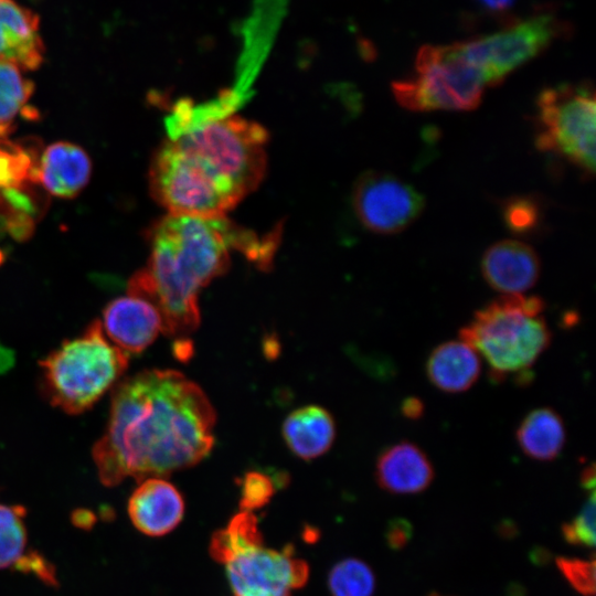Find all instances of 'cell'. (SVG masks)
<instances>
[{"instance_id":"1","label":"cell","mask_w":596,"mask_h":596,"mask_svg":"<svg viewBox=\"0 0 596 596\" xmlns=\"http://www.w3.org/2000/svg\"><path fill=\"white\" fill-rule=\"evenodd\" d=\"M215 421L205 393L181 372L145 370L120 381L93 447L100 482L163 478L199 464L214 445Z\"/></svg>"},{"instance_id":"2","label":"cell","mask_w":596,"mask_h":596,"mask_svg":"<svg viewBox=\"0 0 596 596\" xmlns=\"http://www.w3.org/2000/svg\"><path fill=\"white\" fill-rule=\"evenodd\" d=\"M166 125L169 136L152 158L149 189L169 214L225 216L259 185L268 132L258 123L181 102Z\"/></svg>"},{"instance_id":"3","label":"cell","mask_w":596,"mask_h":596,"mask_svg":"<svg viewBox=\"0 0 596 596\" xmlns=\"http://www.w3.org/2000/svg\"><path fill=\"white\" fill-rule=\"evenodd\" d=\"M149 243L146 266L129 279L128 294L156 306L162 332L184 337L200 323V291L228 269L231 253L268 269L278 233L258 235L225 216L168 214L152 226Z\"/></svg>"},{"instance_id":"4","label":"cell","mask_w":596,"mask_h":596,"mask_svg":"<svg viewBox=\"0 0 596 596\" xmlns=\"http://www.w3.org/2000/svg\"><path fill=\"white\" fill-rule=\"evenodd\" d=\"M544 310L539 296L501 295L473 313L459 338L487 362L492 380L518 375L525 383L530 369L552 341Z\"/></svg>"},{"instance_id":"5","label":"cell","mask_w":596,"mask_h":596,"mask_svg":"<svg viewBox=\"0 0 596 596\" xmlns=\"http://www.w3.org/2000/svg\"><path fill=\"white\" fill-rule=\"evenodd\" d=\"M129 356L111 343L98 320L40 361L41 391L51 405L77 415L119 383Z\"/></svg>"},{"instance_id":"6","label":"cell","mask_w":596,"mask_h":596,"mask_svg":"<svg viewBox=\"0 0 596 596\" xmlns=\"http://www.w3.org/2000/svg\"><path fill=\"white\" fill-rule=\"evenodd\" d=\"M486 87L482 73L462 55L458 42L422 46L415 74L392 85L395 99L416 111L471 110Z\"/></svg>"},{"instance_id":"7","label":"cell","mask_w":596,"mask_h":596,"mask_svg":"<svg viewBox=\"0 0 596 596\" xmlns=\"http://www.w3.org/2000/svg\"><path fill=\"white\" fill-rule=\"evenodd\" d=\"M536 147L558 156L583 173L595 172V89L592 84H561L536 99Z\"/></svg>"},{"instance_id":"8","label":"cell","mask_w":596,"mask_h":596,"mask_svg":"<svg viewBox=\"0 0 596 596\" xmlns=\"http://www.w3.org/2000/svg\"><path fill=\"white\" fill-rule=\"evenodd\" d=\"M565 31L554 13L542 11L458 45L462 55L482 73L487 86H494L540 55Z\"/></svg>"},{"instance_id":"9","label":"cell","mask_w":596,"mask_h":596,"mask_svg":"<svg viewBox=\"0 0 596 596\" xmlns=\"http://www.w3.org/2000/svg\"><path fill=\"white\" fill-rule=\"evenodd\" d=\"M224 566L232 596H292L309 578L308 564L295 556L291 545L275 550L263 544Z\"/></svg>"},{"instance_id":"10","label":"cell","mask_w":596,"mask_h":596,"mask_svg":"<svg viewBox=\"0 0 596 596\" xmlns=\"http://www.w3.org/2000/svg\"><path fill=\"white\" fill-rule=\"evenodd\" d=\"M352 205L366 228L377 234H395L419 216L424 198L395 175L372 171L355 182Z\"/></svg>"},{"instance_id":"11","label":"cell","mask_w":596,"mask_h":596,"mask_svg":"<svg viewBox=\"0 0 596 596\" xmlns=\"http://www.w3.org/2000/svg\"><path fill=\"white\" fill-rule=\"evenodd\" d=\"M103 330L123 351L139 353L162 331L159 310L149 300L128 294L111 300L103 311Z\"/></svg>"},{"instance_id":"12","label":"cell","mask_w":596,"mask_h":596,"mask_svg":"<svg viewBox=\"0 0 596 596\" xmlns=\"http://www.w3.org/2000/svg\"><path fill=\"white\" fill-rule=\"evenodd\" d=\"M128 515L134 526L149 536H162L182 521L185 510L181 492L161 477L139 481L128 500Z\"/></svg>"},{"instance_id":"13","label":"cell","mask_w":596,"mask_h":596,"mask_svg":"<svg viewBox=\"0 0 596 596\" xmlns=\"http://www.w3.org/2000/svg\"><path fill=\"white\" fill-rule=\"evenodd\" d=\"M541 273L535 251L528 244L504 240L482 255L481 274L487 284L502 295H519L532 288Z\"/></svg>"},{"instance_id":"14","label":"cell","mask_w":596,"mask_h":596,"mask_svg":"<svg viewBox=\"0 0 596 596\" xmlns=\"http://www.w3.org/2000/svg\"><path fill=\"white\" fill-rule=\"evenodd\" d=\"M434 477L435 469L428 455L411 440L396 441L377 456L375 480L390 493H421L430 486Z\"/></svg>"},{"instance_id":"15","label":"cell","mask_w":596,"mask_h":596,"mask_svg":"<svg viewBox=\"0 0 596 596\" xmlns=\"http://www.w3.org/2000/svg\"><path fill=\"white\" fill-rule=\"evenodd\" d=\"M43 57L39 15L15 0H0V60L35 70Z\"/></svg>"},{"instance_id":"16","label":"cell","mask_w":596,"mask_h":596,"mask_svg":"<svg viewBox=\"0 0 596 596\" xmlns=\"http://www.w3.org/2000/svg\"><path fill=\"white\" fill-rule=\"evenodd\" d=\"M91 173L92 162L86 151L75 143L58 141L42 152L35 181L52 195L71 199L86 187Z\"/></svg>"},{"instance_id":"17","label":"cell","mask_w":596,"mask_h":596,"mask_svg":"<svg viewBox=\"0 0 596 596\" xmlns=\"http://www.w3.org/2000/svg\"><path fill=\"white\" fill-rule=\"evenodd\" d=\"M481 369L479 353L460 338L439 343L430 351L425 364L429 383L448 394L470 390L479 380Z\"/></svg>"},{"instance_id":"18","label":"cell","mask_w":596,"mask_h":596,"mask_svg":"<svg viewBox=\"0 0 596 596\" xmlns=\"http://www.w3.org/2000/svg\"><path fill=\"white\" fill-rule=\"evenodd\" d=\"M283 437L299 458L310 460L332 446L337 427L332 415L318 405H307L291 412L283 424Z\"/></svg>"},{"instance_id":"19","label":"cell","mask_w":596,"mask_h":596,"mask_svg":"<svg viewBox=\"0 0 596 596\" xmlns=\"http://www.w3.org/2000/svg\"><path fill=\"white\" fill-rule=\"evenodd\" d=\"M515 440L526 457L538 461H552L565 447V423L552 407L534 408L519 423Z\"/></svg>"},{"instance_id":"20","label":"cell","mask_w":596,"mask_h":596,"mask_svg":"<svg viewBox=\"0 0 596 596\" xmlns=\"http://www.w3.org/2000/svg\"><path fill=\"white\" fill-rule=\"evenodd\" d=\"M263 544L257 518L253 512L240 511L231 518L225 528L213 533L209 553L215 562L225 565L240 553Z\"/></svg>"},{"instance_id":"21","label":"cell","mask_w":596,"mask_h":596,"mask_svg":"<svg viewBox=\"0 0 596 596\" xmlns=\"http://www.w3.org/2000/svg\"><path fill=\"white\" fill-rule=\"evenodd\" d=\"M18 65L0 60V138L12 130L33 93V84Z\"/></svg>"},{"instance_id":"22","label":"cell","mask_w":596,"mask_h":596,"mask_svg":"<svg viewBox=\"0 0 596 596\" xmlns=\"http://www.w3.org/2000/svg\"><path fill=\"white\" fill-rule=\"evenodd\" d=\"M327 585L331 596H373L375 576L365 562L348 557L332 566Z\"/></svg>"},{"instance_id":"23","label":"cell","mask_w":596,"mask_h":596,"mask_svg":"<svg viewBox=\"0 0 596 596\" xmlns=\"http://www.w3.org/2000/svg\"><path fill=\"white\" fill-rule=\"evenodd\" d=\"M25 515L22 505L0 503V570L14 566L25 553Z\"/></svg>"},{"instance_id":"24","label":"cell","mask_w":596,"mask_h":596,"mask_svg":"<svg viewBox=\"0 0 596 596\" xmlns=\"http://www.w3.org/2000/svg\"><path fill=\"white\" fill-rule=\"evenodd\" d=\"M35 161L23 147L0 138V190L20 188L32 181Z\"/></svg>"},{"instance_id":"25","label":"cell","mask_w":596,"mask_h":596,"mask_svg":"<svg viewBox=\"0 0 596 596\" xmlns=\"http://www.w3.org/2000/svg\"><path fill=\"white\" fill-rule=\"evenodd\" d=\"M286 482L260 471H248L238 481L241 511L253 512L269 503L278 489V483Z\"/></svg>"},{"instance_id":"26","label":"cell","mask_w":596,"mask_h":596,"mask_svg":"<svg viewBox=\"0 0 596 596\" xmlns=\"http://www.w3.org/2000/svg\"><path fill=\"white\" fill-rule=\"evenodd\" d=\"M562 534L572 545L583 547L595 545V491L589 493L579 513L562 525Z\"/></svg>"},{"instance_id":"27","label":"cell","mask_w":596,"mask_h":596,"mask_svg":"<svg viewBox=\"0 0 596 596\" xmlns=\"http://www.w3.org/2000/svg\"><path fill=\"white\" fill-rule=\"evenodd\" d=\"M503 219L512 232L525 234L538 225L540 206L533 198L517 196L505 202Z\"/></svg>"},{"instance_id":"28","label":"cell","mask_w":596,"mask_h":596,"mask_svg":"<svg viewBox=\"0 0 596 596\" xmlns=\"http://www.w3.org/2000/svg\"><path fill=\"white\" fill-rule=\"evenodd\" d=\"M556 565L570 585L583 596L595 595V558L557 557Z\"/></svg>"},{"instance_id":"29","label":"cell","mask_w":596,"mask_h":596,"mask_svg":"<svg viewBox=\"0 0 596 596\" xmlns=\"http://www.w3.org/2000/svg\"><path fill=\"white\" fill-rule=\"evenodd\" d=\"M14 568L22 573L33 574L47 585H57L53 565L36 551L25 552L14 564Z\"/></svg>"},{"instance_id":"30","label":"cell","mask_w":596,"mask_h":596,"mask_svg":"<svg viewBox=\"0 0 596 596\" xmlns=\"http://www.w3.org/2000/svg\"><path fill=\"white\" fill-rule=\"evenodd\" d=\"M411 525L405 523L403 520L394 521L392 525L389 526L386 532V539L391 547L401 549L409 540Z\"/></svg>"},{"instance_id":"31","label":"cell","mask_w":596,"mask_h":596,"mask_svg":"<svg viewBox=\"0 0 596 596\" xmlns=\"http://www.w3.org/2000/svg\"><path fill=\"white\" fill-rule=\"evenodd\" d=\"M401 412L407 419H419L425 413V405L418 397L409 396L402 402Z\"/></svg>"},{"instance_id":"32","label":"cell","mask_w":596,"mask_h":596,"mask_svg":"<svg viewBox=\"0 0 596 596\" xmlns=\"http://www.w3.org/2000/svg\"><path fill=\"white\" fill-rule=\"evenodd\" d=\"M72 522L75 526L83 530H89L96 521L94 513L86 509H78L72 513Z\"/></svg>"},{"instance_id":"33","label":"cell","mask_w":596,"mask_h":596,"mask_svg":"<svg viewBox=\"0 0 596 596\" xmlns=\"http://www.w3.org/2000/svg\"><path fill=\"white\" fill-rule=\"evenodd\" d=\"M486 8L493 11H502L508 9L514 0H478Z\"/></svg>"},{"instance_id":"34","label":"cell","mask_w":596,"mask_h":596,"mask_svg":"<svg viewBox=\"0 0 596 596\" xmlns=\"http://www.w3.org/2000/svg\"><path fill=\"white\" fill-rule=\"evenodd\" d=\"M428 596H443V595L437 594V593H433V594H430V595H428Z\"/></svg>"}]
</instances>
